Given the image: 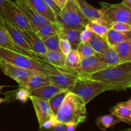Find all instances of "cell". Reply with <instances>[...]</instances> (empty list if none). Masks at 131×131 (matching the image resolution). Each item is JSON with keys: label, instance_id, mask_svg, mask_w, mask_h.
Wrapping results in <instances>:
<instances>
[{"label": "cell", "instance_id": "6da1fadb", "mask_svg": "<svg viewBox=\"0 0 131 131\" xmlns=\"http://www.w3.org/2000/svg\"><path fill=\"white\" fill-rule=\"evenodd\" d=\"M79 78L98 81L113 87L116 91H124L131 87V61L110 66Z\"/></svg>", "mask_w": 131, "mask_h": 131}, {"label": "cell", "instance_id": "7a4b0ae2", "mask_svg": "<svg viewBox=\"0 0 131 131\" xmlns=\"http://www.w3.org/2000/svg\"><path fill=\"white\" fill-rule=\"evenodd\" d=\"M86 105L81 98L69 92L56 115V120L63 124L75 123L79 125L84 122L88 114Z\"/></svg>", "mask_w": 131, "mask_h": 131}, {"label": "cell", "instance_id": "3957f363", "mask_svg": "<svg viewBox=\"0 0 131 131\" xmlns=\"http://www.w3.org/2000/svg\"><path fill=\"white\" fill-rule=\"evenodd\" d=\"M0 60L19 67L40 72L46 75L54 74L59 70V67L50 65L43 60H35L23 53L7 49L1 46Z\"/></svg>", "mask_w": 131, "mask_h": 131}, {"label": "cell", "instance_id": "277c9868", "mask_svg": "<svg viewBox=\"0 0 131 131\" xmlns=\"http://www.w3.org/2000/svg\"><path fill=\"white\" fill-rule=\"evenodd\" d=\"M55 17L56 23L61 28L83 30L89 22L81 12L76 0H67Z\"/></svg>", "mask_w": 131, "mask_h": 131}, {"label": "cell", "instance_id": "5b68a950", "mask_svg": "<svg viewBox=\"0 0 131 131\" xmlns=\"http://www.w3.org/2000/svg\"><path fill=\"white\" fill-rule=\"evenodd\" d=\"M106 91H116L113 87L98 81L79 78L71 92L82 99L85 104Z\"/></svg>", "mask_w": 131, "mask_h": 131}, {"label": "cell", "instance_id": "8992f818", "mask_svg": "<svg viewBox=\"0 0 131 131\" xmlns=\"http://www.w3.org/2000/svg\"><path fill=\"white\" fill-rule=\"evenodd\" d=\"M102 8L100 10L103 16L110 24L114 22H121L131 25V8L123 2L118 4H110L101 2Z\"/></svg>", "mask_w": 131, "mask_h": 131}, {"label": "cell", "instance_id": "52a82bcc", "mask_svg": "<svg viewBox=\"0 0 131 131\" xmlns=\"http://www.w3.org/2000/svg\"><path fill=\"white\" fill-rule=\"evenodd\" d=\"M51 83L58 86L63 90L71 92L75 83L79 78L78 73L74 70L59 67V70L54 74L47 75Z\"/></svg>", "mask_w": 131, "mask_h": 131}, {"label": "cell", "instance_id": "ba28073f", "mask_svg": "<svg viewBox=\"0 0 131 131\" xmlns=\"http://www.w3.org/2000/svg\"><path fill=\"white\" fill-rule=\"evenodd\" d=\"M1 25L7 31L14 43L20 49L22 53L31 58L35 59V60H40L38 58L37 54L31 49L23 35L12 23L6 19V20H4L3 22Z\"/></svg>", "mask_w": 131, "mask_h": 131}, {"label": "cell", "instance_id": "9c48e42d", "mask_svg": "<svg viewBox=\"0 0 131 131\" xmlns=\"http://www.w3.org/2000/svg\"><path fill=\"white\" fill-rule=\"evenodd\" d=\"M5 14L6 19L19 29L33 31L29 21L23 12L18 7L16 3L12 0H6Z\"/></svg>", "mask_w": 131, "mask_h": 131}, {"label": "cell", "instance_id": "30bf717a", "mask_svg": "<svg viewBox=\"0 0 131 131\" xmlns=\"http://www.w3.org/2000/svg\"><path fill=\"white\" fill-rule=\"evenodd\" d=\"M0 69L5 75L14 79L15 81L17 82L18 84L23 83L32 75L43 74L40 72L36 71V70L19 67L16 65H12L7 61L1 60H0Z\"/></svg>", "mask_w": 131, "mask_h": 131}, {"label": "cell", "instance_id": "8fae6325", "mask_svg": "<svg viewBox=\"0 0 131 131\" xmlns=\"http://www.w3.org/2000/svg\"><path fill=\"white\" fill-rule=\"evenodd\" d=\"M15 3L28 19L34 32H35L42 24L49 22L38 14L26 0H15Z\"/></svg>", "mask_w": 131, "mask_h": 131}, {"label": "cell", "instance_id": "7c38bea8", "mask_svg": "<svg viewBox=\"0 0 131 131\" xmlns=\"http://www.w3.org/2000/svg\"><path fill=\"white\" fill-rule=\"evenodd\" d=\"M107 67L105 63L99 59L95 55H93L81 60L80 65L75 71L81 78L99 71Z\"/></svg>", "mask_w": 131, "mask_h": 131}, {"label": "cell", "instance_id": "4fadbf2b", "mask_svg": "<svg viewBox=\"0 0 131 131\" xmlns=\"http://www.w3.org/2000/svg\"><path fill=\"white\" fill-rule=\"evenodd\" d=\"M29 99L33 103L36 112L39 127L42 126L45 122L51 118L52 116H55L51 110L48 101L33 96H29Z\"/></svg>", "mask_w": 131, "mask_h": 131}, {"label": "cell", "instance_id": "5bb4252c", "mask_svg": "<svg viewBox=\"0 0 131 131\" xmlns=\"http://www.w3.org/2000/svg\"><path fill=\"white\" fill-rule=\"evenodd\" d=\"M18 29L23 35L28 46H29L31 49L37 54L38 58V56L44 55L47 52V49H46L43 41L36 35L33 31L19 29V28Z\"/></svg>", "mask_w": 131, "mask_h": 131}, {"label": "cell", "instance_id": "9a60e30c", "mask_svg": "<svg viewBox=\"0 0 131 131\" xmlns=\"http://www.w3.org/2000/svg\"><path fill=\"white\" fill-rule=\"evenodd\" d=\"M110 111L121 122L131 125V99L125 102L118 103L110 108Z\"/></svg>", "mask_w": 131, "mask_h": 131}, {"label": "cell", "instance_id": "2e32d148", "mask_svg": "<svg viewBox=\"0 0 131 131\" xmlns=\"http://www.w3.org/2000/svg\"><path fill=\"white\" fill-rule=\"evenodd\" d=\"M51 83L47 75L43 74H36L29 77L26 81L23 83L19 84V87H23L28 90L29 92L37 89L38 88L49 85Z\"/></svg>", "mask_w": 131, "mask_h": 131}, {"label": "cell", "instance_id": "e0dca14e", "mask_svg": "<svg viewBox=\"0 0 131 131\" xmlns=\"http://www.w3.org/2000/svg\"><path fill=\"white\" fill-rule=\"evenodd\" d=\"M63 90H64L59 87L58 86L51 83L49 85L45 86L30 91L29 96H33V97H38V98L49 101L53 96Z\"/></svg>", "mask_w": 131, "mask_h": 131}, {"label": "cell", "instance_id": "ac0fdd59", "mask_svg": "<svg viewBox=\"0 0 131 131\" xmlns=\"http://www.w3.org/2000/svg\"><path fill=\"white\" fill-rule=\"evenodd\" d=\"M110 25L111 24L110 22L103 16L90 20L86 26L93 33L106 39V35L110 29Z\"/></svg>", "mask_w": 131, "mask_h": 131}, {"label": "cell", "instance_id": "d6986e66", "mask_svg": "<svg viewBox=\"0 0 131 131\" xmlns=\"http://www.w3.org/2000/svg\"><path fill=\"white\" fill-rule=\"evenodd\" d=\"M31 6L42 17L51 23L56 22V17L53 12L47 6L43 0H26Z\"/></svg>", "mask_w": 131, "mask_h": 131}, {"label": "cell", "instance_id": "ffe728a7", "mask_svg": "<svg viewBox=\"0 0 131 131\" xmlns=\"http://www.w3.org/2000/svg\"><path fill=\"white\" fill-rule=\"evenodd\" d=\"M38 58L56 67L66 68L65 67L66 56L61 52L47 51V52L44 55L38 56Z\"/></svg>", "mask_w": 131, "mask_h": 131}, {"label": "cell", "instance_id": "44dd1931", "mask_svg": "<svg viewBox=\"0 0 131 131\" xmlns=\"http://www.w3.org/2000/svg\"><path fill=\"white\" fill-rule=\"evenodd\" d=\"M81 30L69 28H61L58 33L60 38L65 39L70 43L72 49H77L80 43V33Z\"/></svg>", "mask_w": 131, "mask_h": 131}, {"label": "cell", "instance_id": "7402d4cb", "mask_svg": "<svg viewBox=\"0 0 131 131\" xmlns=\"http://www.w3.org/2000/svg\"><path fill=\"white\" fill-rule=\"evenodd\" d=\"M122 63L131 61V39L112 46Z\"/></svg>", "mask_w": 131, "mask_h": 131}, {"label": "cell", "instance_id": "603a6c76", "mask_svg": "<svg viewBox=\"0 0 131 131\" xmlns=\"http://www.w3.org/2000/svg\"><path fill=\"white\" fill-rule=\"evenodd\" d=\"M82 14L89 21L103 17V14L99 9L91 6L85 0H76Z\"/></svg>", "mask_w": 131, "mask_h": 131}, {"label": "cell", "instance_id": "cb8c5ba5", "mask_svg": "<svg viewBox=\"0 0 131 131\" xmlns=\"http://www.w3.org/2000/svg\"><path fill=\"white\" fill-rule=\"evenodd\" d=\"M60 28L57 23H51L48 22L42 24L35 33L42 40L51 36L58 34Z\"/></svg>", "mask_w": 131, "mask_h": 131}, {"label": "cell", "instance_id": "d4e9b609", "mask_svg": "<svg viewBox=\"0 0 131 131\" xmlns=\"http://www.w3.org/2000/svg\"><path fill=\"white\" fill-rule=\"evenodd\" d=\"M131 39V31L120 32L110 28L106 35V40L110 47Z\"/></svg>", "mask_w": 131, "mask_h": 131}, {"label": "cell", "instance_id": "484cf974", "mask_svg": "<svg viewBox=\"0 0 131 131\" xmlns=\"http://www.w3.org/2000/svg\"><path fill=\"white\" fill-rule=\"evenodd\" d=\"M95 55L101 61L105 63L108 67L115 66L122 63L119 59L117 54L111 47H110V48L104 53H95Z\"/></svg>", "mask_w": 131, "mask_h": 131}, {"label": "cell", "instance_id": "4316f807", "mask_svg": "<svg viewBox=\"0 0 131 131\" xmlns=\"http://www.w3.org/2000/svg\"><path fill=\"white\" fill-rule=\"evenodd\" d=\"M120 122H121L120 119L112 113L99 116L95 120V124L97 127L104 131H106L108 128L112 127L113 125Z\"/></svg>", "mask_w": 131, "mask_h": 131}, {"label": "cell", "instance_id": "83f0119b", "mask_svg": "<svg viewBox=\"0 0 131 131\" xmlns=\"http://www.w3.org/2000/svg\"><path fill=\"white\" fill-rule=\"evenodd\" d=\"M88 43L92 49L95 51L96 53H104L110 47L105 38L100 37L94 33Z\"/></svg>", "mask_w": 131, "mask_h": 131}, {"label": "cell", "instance_id": "f1b7e54d", "mask_svg": "<svg viewBox=\"0 0 131 131\" xmlns=\"http://www.w3.org/2000/svg\"><path fill=\"white\" fill-rule=\"evenodd\" d=\"M0 46L7 49L22 53L21 51L15 46L9 36L8 33L1 24H0Z\"/></svg>", "mask_w": 131, "mask_h": 131}, {"label": "cell", "instance_id": "f546056e", "mask_svg": "<svg viewBox=\"0 0 131 131\" xmlns=\"http://www.w3.org/2000/svg\"><path fill=\"white\" fill-rule=\"evenodd\" d=\"M81 58L77 49H72V51L66 55L65 67L70 70H76L81 63Z\"/></svg>", "mask_w": 131, "mask_h": 131}, {"label": "cell", "instance_id": "4dcf8cb0", "mask_svg": "<svg viewBox=\"0 0 131 131\" xmlns=\"http://www.w3.org/2000/svg\"><path fill=\"white\" fill-rule=\"evenodd\" d=\"M69 92V91L67 90H64L60 92V93L55 95L48 101L51 110L55 116L57 114L58 111L61 106L64 99Z\"/></svg>", "mask_w": 131, "mask_h": 131}, {"label": "cell", "instance_id": "1f68e13d", "mask_svg": "<svg viewBox=\"0 0 131 131\" xmlns=\"http://www.w3.org/2000/svg\"><path fill=\"white\" fill-rule=\"evenodd\" d=\"M77 51L80 56L81 60L93 56L96 53L89 43L86 42H81L78 45Z\"/></svg>", "mask_w": 131, "mask_h": 131}, {"label": "cell", "instance_id": "d6a6232c", "mask_svg": "<svg viewBox=\"0 0 131 131\" xmlns=\"http://www.w3.org/2000/svg\"><path fill=\"white\" fill-rule=\"evenodd\" d=\"M59 40L60 38L58 37V34H56L47 37L42 41L47 51L61 52L59 47Z\"/></svg>", "mask_w": 131, "mask_h": 131}, {"label": "cell", "instance_id": "836d02e7", "mask_svg": "<svg viewBox=\"0 0 131 131\" xmlns=\"http://www.w3.org/2000/svg\"><path fill=\"white\" fill-rule=\"evenodd\" d=\"M15 99L23 103H25L29 98V92L26 88L19 87V89L16 90L15 93Z\"/></svg>", "mask_w": 131, "mask_h": 131}, {"label": "cell", "instance_id": "e575fe53", "mask_svg": "<svg viewBox=\"0 0 131 131\" xmlns=\"http://www.w3.org/2000/svg\"><path fill=\"white\" fill-rule=\"evenodd\" d=\"M110 28L120 32L131 31V25L121 22H114L111 23Z\"/></svg>", "mask_w": 131, "mask_h": 131}, {"label": "cell", "instance_id": "d590c367", "mask_svg": "<svg viewBox=\"0 0 131 131\" xmlns=\"http://www.w3.org/2000/svg\"><path fill=\"white\" fill-rule=\"evenodd\" d=\"M59 47L60 51L65 56L67 55L72 49L70 43L67 40L62 38H60L59 40Z\"/></svg>", "mask_w": 131, "mask_h": 131}, {"label": "cell", "instance_id": "8d00e7d4", "mask_svg": "<svg viewBox=\"0 0 131 131\" xmlns=\"http://www.w3.org/2000/svg\"><path fill=\"white\" fill-rule=\"evenodd\" d=\"M93 32L88 27L86 26L84 29L81 30L80 33V41L81 42H89L90 40L92 38Z\"/></svg>", "mask_w": 131, "mask_h": 131}, {"label": "cell", "instance_id": "74e56055", "mask_svg": "<svg viewBox=\"0 0 131 131\" xmlns=\"http://www.w3.org/2000/svg\"><path fill=\"white\" fill-rule=\"evenodd\" d=\"M43 1H44L45 3L47 5V6L53 12V13L55 15V17L60 12L61 9H60V8L55 3L54 1L53 0H43Z\"/></svg>", "mask_w": 131, "mask_h": 131}, {"label": "cell", "instance_id": "f35d334b", "mask_svg": "<svg viewBox=\"0 0 131 131\" xmlns=\"http://www.w3.org/2000/svg\"><path fill=\"white\" fill-rule=\"evenodd\" d=\"M38 131H67V127L65 124H61V123H59L58 125L56 126L53 127L52 128H50L48 129H42V128H39Z\"/></svg>", "mask_w": 131, "mask_h": 131}, {"label": "cell", "instance_id": "ab89813d", "mask_svg": "<svg viewBox=\"0 0 131 131\" xmlns=\"http://www.w3.org/2000/svg\"><path fill=\"white\" fill-rule=\"evenodd\" d=\"M6 0H0V24H2L4 20H6L5 14V4Z\"/></svg>", "mask_w": 131, "mask_h": 131}, {"label": "cell", "instance_id": "60d3db41", "mask_svg": "<svg viewBox=\"0 0 131 131\" xmlns=\"http://www.w3.org/2000/svg\"><path fill=\"white\" fill-rule=\"evenodd\" d=\"M65 125L67 127V131H75L78 124L75 123H68Z\"/></svg>", "mask_w": 131, "mask_h": 131}, {"label": "cell", "instance_id": "b9f144b4", "mask_svg": "<svg viewBox=\"0 0 131 131\" xmlns=\"http://www.w3.org/2000/svg\"><path fill=\"white\" fill-rule=\"evenodd\" d=\"M55 3L60 8V9H62L65 6L67 0H53Z\"/></svg>", "mask_w": 131, "mask_h": 131}, {"label": "cell", "instance_id": "7bdbcfd3", "mask_svg": "<svg viewBox=\"0 0 131 131\" xmlns=\"http://www.w3.org/2000/svg\"><path fill=\"white\" fill-rule=\"evenodd\" d=\"M123 3H124L125 5H126L127 6L131 8V0H124V1H123Z\"/></svg>", "mask_w": 131, "mask_h": 131}, {"label": "cell", "instance_id": "ee69618b", "mask_svg": "<svg viewBox=\"0 0 131 131\" xmlns=\"http://www.w3.org/2000/svg\"><path fill=\"white\" fill-rule=\"evenodd\" d=\"M6 101V99H3L0 98V104L3 103V102H5V101Z\"/></svg>", "mask_w": 131, "mask_h": 131}, {"label": "cell", "instance_id": "f6af8a7d", "mask_svg": "<svg viewBox=\"0 0 131 131\" xmlns=\"http://www.w3.org/2000/svg\"><path fill=\"white\" fill-rule=\"evenodd\" d=\"M120 131H131V129H130V128H129V129H124V130H120Z\"/></svg>", "mask_w": 131, "mask_h": 131}, {"label": "cell", "instance_id": "bcb514c9", "mask_svg": "<svg viewBox=\"0 0 131 131\" xmlns=\"http://www.w3.org/2000/svg\"><path fill=\"white\" fill-rule=\"evenodd\" d=\"M4 88V86H0V93H1V90L3 89V88Z\"/></svg>", "mask_w": 131, "mask_h": 131}]
</instances>
